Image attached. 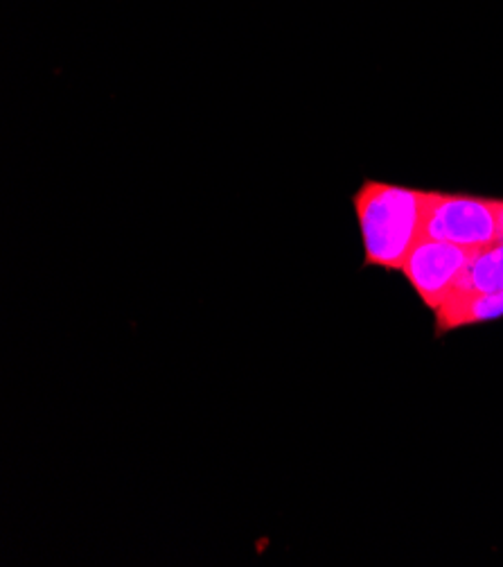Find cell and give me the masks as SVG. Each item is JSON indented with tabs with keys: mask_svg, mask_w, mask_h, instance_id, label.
Masks as SVG:
<instances>
[{
	"mask_svg": "<svg viewBox=\"0 0 503 567\" xmlns=\"http://www.w3.org/2000/svg\"><path fill=\"white\" fill-rule=\"evenodd\" d=\"M429 190L384 182H364L353 197L364 265L402 271L405 260L425 236Z\"/></svg>",
	"mask_w": 503,
	"mask_h": 567,
	"instance_id": "6da1fadb",
	"label": "cell"
},
{
	"mask_svg": "<svg viewBox=\"0 0 503 567\" xmlns=\"http://www.w3.org/2000/svg\"><path fill=\"white\" fill-rule=\"evenodd\" d=\"M496 202L463 193H429L425 238L452 243L465 249H483L499 240Z\"/></svg>",
	"mask_w": 503,
	"mask_h": 567,
	"instance_id": "7a4b0ae2",
	"label": "cell"
},
{
	"mask_svg": "<svg viewBox=\"0 0 503 567\" xmlns=\"http://www.w3.org/2000/svg\"><path fill=\"white\" fill-rule=\"evenodd\" d=\"M472 256V249L422 236L405 260L402 274L420 301L436 312L454 297Z\"/></svg>",
	"mask_w": 503,
	"mask_h": 567,
	"instance_id": "3957f363",
	"label": "cell"
},
{
	"mask_svg": "<svg viewBox=\"0 0 503 567\" xmlns=\"http://www.w3.org/2000/svg\"><path fill=\"white\" fill-rule=\"evenodd\" d=\"M433 315H436V337H442L459 328L499 321L503 319V290L454 297Z\"/></svg>",
	"mask_w": 503,
	"mask_h": 567,
	"instance_id": "277c9868",
	"label": "cell"
},
{
	"mask_svg": "<svg viewBox=\"0 0 503 567\" xmlns=\"http://www.w3.org/2000/svg\"><path fill=\"white\" fill-rule=\"evenodd\" d=\"M503 290V240L476 249L465 267L454 297ZM452 297V299H454Z\"/></svg>",
	"mask_w": 503,
	"mask_h": 567,
	"instance_id": "5b68a950",
	"label": "cell"
},
{
	"mask_svg": "<svg viewBox=\"0 0 503 567\" xmlns=\"http://www.w3.org/2000/svg\"><path fill=\"white\" fill-rule=\"evenodd\" d=\"M496 215H499V240H503V199L496 202Z\"/></svg>",
	"mask_w": 503,
	"mask_h": 567,
	"instance_id": "8992f818",
	"label": "cell"
}]
</instances>
